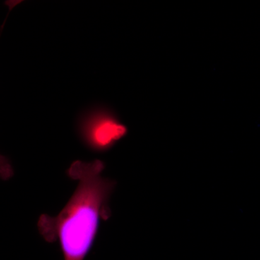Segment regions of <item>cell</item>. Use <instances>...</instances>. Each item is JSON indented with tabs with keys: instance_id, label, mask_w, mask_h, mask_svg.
<instances>
[{
	"instance_id": "1",
	"label": "cell",
	"mask_w": 260,
	"mask_h": 260,
	"mask_svg": "<svg viewBox=\"0 0 260 260\" xmlns=\"http://www.w3.org/2000/svg\"><path fill=\"white\" fill-rule=\"evenodd\" d=\"M102 160L75 161L68 170L70 179L78 181L74 194L56 217L42 215L39 233L46 242H58L64 260H84L91 249L101 220L112 215L109 201L115 182L102 177Z\"/></svg>"
},
{
	"instance_id": "2",
	"label": "cell",
	"mask_w": 260,
	"mask_h": 260,
	"mask_svg": "<svg viewBox=\"0 0 260 260\" xmlns=\"http://www.w3.org/2000/svg\"><path fill=\"white\" fill-rule=\"evenodd\" d=\"M78 129L85 146L96 153L110 150L127 134V128L115 114L103 108L84 114Z\"/></svg>"
},
{
	"instance_id": "3",
	"label": "cell",
	"mask_w": 260,
	"mask_h": 260,
	"mask_svg": "<svg viewBox=\"0 0 260 260\" xmlns=\"http://www.w3.org/2000/svg\"><path fill=\"white\" fill-rule=\"evenodd\" d=\"M14 174L11 162L6 157L0 154V179L3 180H8L13 177Z\"/></svg>"
}]
</instances>
